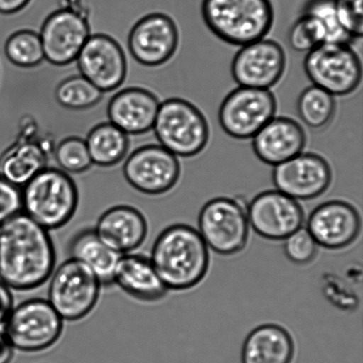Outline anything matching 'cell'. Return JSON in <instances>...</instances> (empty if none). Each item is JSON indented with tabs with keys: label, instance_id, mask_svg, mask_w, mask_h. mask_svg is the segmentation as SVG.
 <instances>
[{
	"label": "cell",
	"instance_id": "83f0119b",
	"mask_svg": "<svg viewBox=\"0 0 363 363\" xmlns=\"http://www.w3.org/2000/svg\"><path fill=\"white\" fill-rule=\"evenodd\" d=\"M104 94L86 78L77 74L57 85L55 99L64 108L81 111L98 105Z\"/></svg>",
	"mask_w": 363,
	"mask_h": 363
},
{
	"label": "cell",
	"instance_id": "f546056e",
	"mask_svg": "<svg viewBox=\"0 0 363 363\" xmlns=\"http://www.w3.org/2000/svg\"><path fill=\"white\" fill-rule=\"evenodd\" d=\"M53 157L59 169L67 174L84 173L94 164L85 140L79 137H67L60 140Z\"/></svg>",
	"mask_w": 363,
	"mask_h": 363
},
{
	"label": "cell",
	"instance_id": "44dd1931",
	"mask_svg": "<svg viewBox=\"0 0 363 363\" xmlns=\"http://www.w3.org/2000/svg\"><path fill=\"white\" fill-rule=\"evenodd\" d=\"M307 142L300 124L286 117H274L252 138L259 161L276 167L301 154Z\"/></svg>",
	"mask_w": 363,
	"mask_h": 363
},
{
	"label": "cell",
	"instance_id": "74e56055",
	"mask_svg": "<svg viewBox=\"0 0 363 363\" xmlns=\"http://www.w3.org/2000/svg\"><path fill=\"white\" fill-rule=\"evenodd\" d=\"M13 354V347L4 333L3 327H0V363H11Z\"/></svg>",
	"mask_w": 363,
	"mask_h": 363
},
{
	"label": "cell",
	"instance_id": "7a4b0ae2",
	"mask_svg": "<svg viewBox=\"0 0 363 363\" xmlns=\"http://www.w3.org/2000/svg\"><path fill=\"white\" fill-rule=\"evenodd\" d=\"M149 259L167 289L173 291L197 286L209 267L208 245L197 230L183 223L174 224L159 234Z\"/></svg>",
	"mask_w": 363,
	"mask_h": 363
},
{
	"label": "cell",
	"instance_id": "5bb4252c",
	"mask_svg": "<svg viewBox=\"0 0 363 363\" xmlns=\"http://www.w3.org/2000/svg\"><path fill=\"white\" fill-rule=\"evenodd\" d=\"M286 67L282 46L269 39H261L242 46L231 62V74L240 86L269 90L279 83Z\"/></svg>",
	"mask_w": 363,
	"mask_h": 363
},
{
	"label": "cell",
	"instance_id": "484cf974",
	"mask_svg": "<svg viewBox=\"0 0 363 363\" xmlns=\"http://www.w3.org/2000/svg\"><path fill=\"white\" fill-rule=\"evenodd\" d=\"M84 140L92 163L99 167L118 164L129 151L128 135L108 121L92 127Z\"/></svg>",
	"mask_w": 363,
	"mask_h": 363
},
{
	"label": "cell",
	"instance_id": "d4e9b609",
	"mask_svg": "<svg viewBox=\"0 0 363 363\" xmlns=\"http://www.w3.org/2000/svg\"><path fill=\"white\" fill-rule=\"evenodd\" d=\"M69 258L83 263L97 277L102 286H112L113 273L121 255L99 240L94 229L74 234L67 247Z\"/></svg>",
	"mask_w": 363,
	"mask_h": 363
},
{
	"label": "cell",
	"instance_id": "cb8c5ba5",
	"mask_svg": "<svg viewBox=\"0 0 363 363\" xmlns=\"http://www.w3.org/2000/svg\"><path fill=\"white\" fill-rule=\"evenodd\" d=\"M293 337L283 327L263 325L248 334L242 347V363H291Z\"/></svg>",
	"mask_w": 363,
	"mask_h": 363
},
{
	"label": "cell",
	"instance_id": "3957f363",
	"mask_svg": "<svg viewBox=\"0 0 363 363\" xmlns=\"http://www.w3.org/2000/svg\"><path fill=\"white\" fill-rule=\"evenodd\" d=\"M201 16L220 40L242 48L269 33L274 7L270 0H202Z\"/></svg>",
	"mask_w": 363,
	"mask_h": 363
},
{
	"label": "cell",
	"instance_id": "d6a6232c",
	"mask_svg": "<svg viewBox=\"0 0 363 363\" xmlns=\"http://www.w3.org/2000/svg\"><path fill=\"white\" fill-rule=\"evenodd\" d=\"M318 247L308 230L302 227L284 240V250L291 262L306 265L315 258Z\"/></svg>",
	"mask_w": 363,
	"mask_h": 363
},
{
	"label": "cell",
	"instance_id": "9c48e42d",
	"mask_svg": "<svg viewBox=\"0 0 363 363\" xmlns=\"http://www.w3.org/2000/svg\"><path fill=\"white\" fill-rule=\"evenodd\" d=\"M198 225L203 240L216 254L236 255L247 243V209L237 199L220 197L206 202L199 212Z\"/></svg>",
	"mask_w": 363,
	"mask_h": 363
},
{
	"label": "cell",
	"instance_id": "836d02e7",
	"mask_svg": "<svg viewBox=\"0 0 363 363\" xmlns=\"http://www.w3.org/2000/svg\"><path fill=\"white\" fill-rule=\"evenodd\" d=\"M337 20L352 39L363 33L362 0H334Z\"/></svg>",
	"mask_w": 363,
	"mask_h": 363
},
{
	"label": "cell",
	"instance_id": "4dcf8cb0",
	"mask_svg": "<svg viewBox=\"0 0 363 363\" xmlns=\"http://www.w3.org/2000/svg\"><path fill=\"white\" fill-rule=\"evenodd\" d=\"M326 30L321 21L311 13H303L291 26L288 40L296 52H309L326 42Z\"/></svg>",
	"mask_w": 363,
	"mask_h": 363
},
{
	"label": "cell",
	"instance_id": "9a60e30c",
	"mask_svg": "<svg viewBox=\"0 0 363 363\" xmlns=\"http://www.w3.org/2000/svg\"><path fill=\"white\" fill-rule=\"evenodd\" d=\"M76 64L81 76L104 94L116 91L126 78V56L118 43L104 34L89 37Z\"/></svg>",
	"mask_w": 363,
	"mask_h": 363
},
{
	"label": "cell",
	"instance_id": "e575fe53",
	"mask_svg": "<svg viewBox=\"0 0 363 363\" xmlns=\"http://www.w3.org/2000/svg\"><path fill=\"white\" fill-rule=\"evenodd\" d=\"M21 213V189L0 176V227Z\"/></svg>",
	"mask_w": 363,
	"mask_h": 363
},
{
	"label": "cell",
	"instance_id": "6da1fadb",
	"mask_svg": "<svg viewBox=\"0 0 363 363\" xmlns=\"http://www.w3.org/2000/svg\"><path fill=\"white\" fill-rule=\"evenodd\" d=\"M56 268L49 231L21 213L0 227V280L25 291L44 284Z\"/></svg>",
	"mask_w": 363,
	"mask_h": 363
},
{
	"label": "cell",
	"instance_id": "8fae6325",
	"mask_svg": "<svg viewBox=\"0 0 363 363\" xmlns=\"http://www.w3.org/2000/svg\"><path fill=\"white\" fill-rule=\"evenodd\" d=\"M181 166L177 156L161 145H147L135 150L123 165V176L141 194L157 196L175 187Z\"/></svg>",
	"mask_w": 363,
	"mask_h": 363
},
{
	"label": "cell",
	"instance_id": "e0dca14e",
	"mask_svg": "<svg viewBox=\"0 0 363 363\" xmlns=\"http://www.w3.org/2000/svg\"><path fill=\"white\" fill-rule=\"evenodd\" d=\"M329 163L322 156L300 154L274 168L273 184L277 191L300 201H311L325 194L332 183Z\"/></svg>",
	"mask_w": 363,
	"mask_h": 363
},
{
	"label": "cell",
	"instance_id": "52a82bcc",
	"mask_svg": "<svg viewBox=\"0 0 363 363\" xmlns=\"http://www.w3.org/2000/svg\"><path fill=\"white\" fill-rule=\"evenodd\" d=\"M63 322L48 300L33 298L14 306L3 330L14 350L39 353L58 342Z\"/></svg>",
	"mask_w": 363,
	"mask_h": 363
},
{
	"label": "cell",
	"instance_id": "7c38bea8",
	"mask_svg": "<svg viewBox=\"0 0 363 363\" xmlns=\"http://www.w3.org/2000/svg\"><path fill=\"white\" fill-rule=\"evenodd\" d=\"M249 226L268 240H284L305 223L303 208L296 199L279 191L255 196L247 208Z\"/></svg>",
	"mask_w": 363,
	"mask_h": 363
},
{
	"label": "cell",
	"instance_id": "ffe728a7",
	"mask_svg": "<svg viewBox=\"0 0 363 363\" xmlns=\"http://www.w3.org/2000/svg\"><path fill=\"white\" fill-rule=\"evenodd\" d=\"M160 104L152 92L143 88H127L109 99L106 117L127 135L144 134L152 130Z\"/></svg>",
	"mask_w": 363,
	"mask_h": 363
},
{
	"label": "cell",
	"instance_id": "4fadbf2b",
	"mask_svg": "<svg viewBox=\"0 0 363 363\" xmlns=\"http://www.w3.org/2000/svg\"><path fill=\"white\" fill-rule=\"evenodd\" d=\"M39 35L45 60L64 67L76 62L91 35V28L86 16L62 7L46 18Z\"/></svg>",
	"mask_w": 363,
	"mask_h": 363
},
{
	"label": "cell",
	"instance_id": "277c9868",
	"mask_svg": "<svg viewBox=\"0 0 363 363\" xmlns=\"http://www.w3.org/2000/svg\"><path fill=\"white\" fill-rule=\"evenodd\" d=\"M79 194L69 174L48 167L21 188L23 213L44 229L66 225L76 213Z\"/></svg>",
	"mask_w": 363,
	"mask_h": 363
},
{
	"label": "cell",
	"instance_id": "603a6c76",
	"mask_svg": "<svg viewBox=\"0 0 363 363\" xmlns=\"http://www.w3.org/2000/svg\"><path fill=\"white\" fill-rule=\"evenodd\" d=\"M50 155L53 156L43 142L19 138L0 155V176L21 189L49 167Z\"/></svg>",
	"mask_w": 363,
	"mask_h": 363
},
{
	"label": "cell",
	"instance_id": "5b68a950",
	"mask_svg": "<svg viewBox=\"0 0 363 363\" xmlns=\"http://www.w3.org/2000/svg\"><path fill=\"white\" fill-rule=\"evenodd\" d=\"M152 130L160 145L179 157L201 154L209 140V127L201 110L182 99L161 103Z\"/></svg>",
	"mask_w": 363,
	"mask_h": 363
},
{
	"label": "cell",
	"instance_id": "4316f807",
	"mask_svg": "<svg viewBox=\"0 0 363 363\" xmlns=\"http://www.w3.org/2000/svg\"><path fill=\"white\" fill-rule=\"evenodd\" d=\"M296 108L298 117L306 125L319 130L332 122L335 116L336 101L334 96L312 85L301 92Z\"/></svg>",
	"mask_w": 363,
	"mask_h": 363
},
{
	"label": "cell",
	"instance_id": "8d00e7d4",
	"mask_svg": "<svg viewBox=\"0 0 363 363\" xmlns=\"http://www.w3.org/2000/svg\"><path fill=\"white\" fill-rule=\"evenodd\" d=\"M31 0H0V14L10 16L19 13L26 7Z\"/></svg>",
	"mask_w": 363,
	"mask_h": 363
},
{
	"label": "cell",
	"instance_id": "ac0fdd59",
	"mask_svg": "<svg viewBox=\"0 0 363 363\" xmlns=\"http://www.w3.org/2000/svg\"><path fill=\"white\" fill-rule=\"evenodd\" d=\"M361 228V216L354 206L346 201H330L313 210L306 229L319 247L339 250L357 240Z\"/></svg>",
	"mask_w": 363,
	"mask_h": 363
},
{
	"label": "cell",
	"instance_id": "d6986e66",
	"mask_svg": "<svg viewBox=\"0 0 363 363\" xmlns=\"http://www.w3.org/2000/svg\"><path fill=\"white\" fill-rule=\"evenodd\" d=\"M94 230L103 243L122 255L133 252L144 243L148 225L140 210L119 205L103 213Z\"/></svg>",
	"mask_w": 363,
	"mask_h": 363
},
{
	"label": "cell",
	"instance_id": "2e32d148",
	"mask_svg": "<svg viewBox=\"0 0 363 363\" xmlns=\"http://www.w3.org/2000/svg\"><path fill=\"white\" fill-rule=\"evenodd\" d=\"M179 33L175 21L167 14H147L135 23L128 38L131 56L147 67L168 62L177 52Z\"/></svg>",
	"mask_w": 363,
	"mask_h": 363
},
{
	"label": "cell",
	"instance_id": "30bf717a",
	"mask_svg": "<svg viewBox=\"0 0 363 363\" xmlns=\"http://www.w3.org/2000/svg\"><path fill=\"white\" fill-rule=\"evenodd\" d=\"M277 111L275 96L266 89L240 86L220 104L218 120L228 136L238 140L252 138Z\"/></svg>",
	"mask_w": 363,
	"mask_h": 363
},
{
	"label": "cell",
	"instance_id": "1f68e13d",
	"mask_svg": "<svg viewBox=\"0 0 363 363\" xmlns=\"http://www.w3.org/2000/svg\"><path fill=\"white\" fill-rule=\"evenodd\" d=\"M304 13H311L322 21L326 30V42L350 44L353 40L337 20L334 0H309Z\"/></svg>",
	"mask_w": 363,
	"mask_h": 363
},
{
	"label": "cell",
	"instance_id": "ba28073f",
	"mask_svg": "<svg viewBox=\"0 0 363 363\" xmlns=\"http://www.w3.org/2000/svg\"><path fill=\"white\" fill-rule=\"evenodd\" d=\"M304 70L313 85L333 96L351 94L362 77L360 58L345 43L325 42L308 52Z\"/></svg>",
	"mask_w": 363,
	"mask_h": 363
},
{
	"label": "cell",
	"instance_id": "f1b7e54d",
	"mask_svg": "<svg viewBox=\"0 0 363 363\" xmlns=\"http://www.w3.org/2000/svg\"><path fill=\"white\" fill-rule=\"evenodd\" d=\"M7 60L21 69H32L45 60L40 35L30 30H21L10 35L5 45Z\"/></svg>",
	"mask_w": 363,
	"mask_h": 363
},
{
	"label": "cell",
	"instance_id": "7402d4cb",
	"mask_svg": "<svg viewBox=\"0 0 363 363\" xmlns=\"http://www.w3.org/2000/svg\"><path fill=\"white\" fill-rule=\"evenodd\" d=\"M113 284L136 300L145 302L162 300L169 291L150 259L133 252L120 256L113 273Z\"/></svg>",
	"mask_w": 363,
	"mask_h": 363
},
{
	"label": "cell",
	"instance_id": "8992f818",
	"mask_svg": "<svg viewBox=\"0 0 363 363\" xmlns=\"http://www.w3.org/2000/svg\"><path fill=\"white\" fill-rule=\"evenodd\" d=\"M48 301L63 321H79L98 303L102 284L87 266L69 258L50 277Z\"/></svg>",
	"mask_w": 363,
	"mask_h": 363
},
{
	"label": "cell",
	"instance_id": "d590c367",
	"mask_svg": "<svg viewBox=\"0 0 363 363\" xmlns=\"http://www.w3.org/2000/svg\"><path fill=\"white\" fill-rule=\"evenodd\" d=\"M12 291L0 280V327H3L14 307Z\"/></svg>",
	"mask_w": 363,
	"mask_h": 363
}]
</instances>
